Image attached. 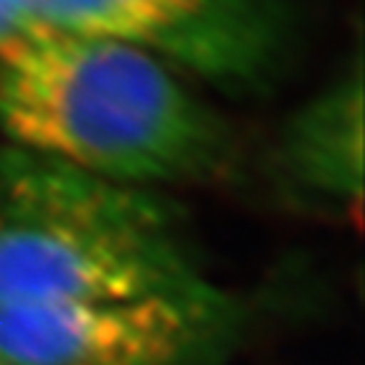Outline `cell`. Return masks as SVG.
Returning <instances> with one entry per match:
<instances>
[{"mask_svg": "<svg viewBox=\"0 0 365 365\" xmlns=\"http://www.w3.org/2000/svg\"><path fill=\"white\" fill-rule=\"evenodd\" d=\"M228 330L221 292L102 304L0 302V365H208Z\"/></svg>", "mask_w": 365, "mask_h": 365, "instance_id": "3", "label": "cell"}, {"mask_svg": "<svg viewBox=\"0 0 365 365\" xmlns=\"http://www.w3.org/2000/svg\"><path fill=\"white\" fill-rule=\"evenodd\" d=\"M41 29L38 0H0V61Z\"/></svg>", "mask_w": 365, "mask_h": 365, "instance_id": "6", "label": "cell"}, {"mask_svg": "<svg viewBox=\"0 0 365 365\" xmlns=\"http://www.w3.org/2000/svg\"><path fill=\"white\" fill-rule=\"evenodd\" d=\"M0 127L16 148L135 188L208 178L231 155L226 120L173 66L56 29L0 61Z\"/></svg>", "mask_w": 365, "mask_h": 365, "instance_id": "1", "label": "cell"}, {"mask_svg": "<svg viewBox=\"0 0 365 365\" xmlns=\"http://www.w3.org/2000/svg\"><path fill=\"white\" fill-rule=\"evenodd\" d=\"M284 180L307 198L360 216L363 200V66L360 58L284 122L277 145Z\"/></svg>", "mask_w": 365, "mask_h": 365, "instance_id": "5", "label": "cell"}, {"mask_svg": "<svg viewBox=\"0 0 365 365\" xmlns=\"http://www.w3.org/2000/svg\"><path fill=\"white\" fill-rule=\"evenodd\" d=\"M46 29L130 43L218 84H257L284 48V0H38Z\"/></svg>", "mask_w": 365, "mask_h": 365, "instance_id": "4", "label": "cell"}, {"mask_svg": "<svg viewBox=\"0 0 365 365\" xmlns=\"http://www.w3.org/2000/svg\"><path fill=\"white\" fill-rule=\"evenodd\" d=\"M211 294L168 200L16 145L0 150V302Z\"/></svg>", "mask_w": 365, "mask_h": 365, "instance_id": "2", "label": "cell"}]
</instances>
